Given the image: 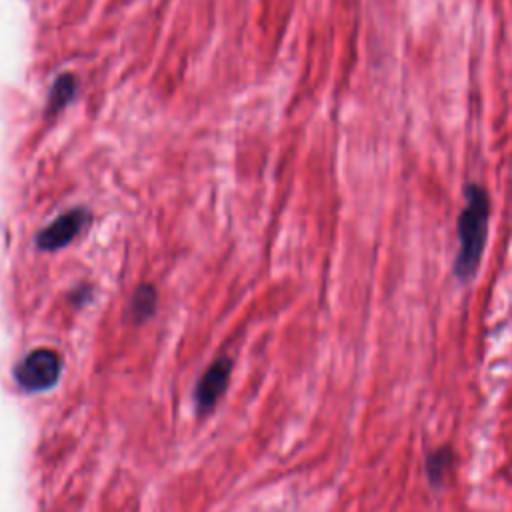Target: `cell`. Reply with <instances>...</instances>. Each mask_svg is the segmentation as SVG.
I'll return each instance as SVG.
<instances>
[{
  "instance_id": "1",
  "label": "cell",
  "mask_w": 512,
  "mask_h": 512,
  "mask_svg": "<svg viewBox=\"0 0 512 512\" xmlns=\"http://www.w3.org/2000/svg\"><path fill=\"white\" fill-rule=\"evenodd\" d=\"M490 196L478 182L464 186V208L458 216V252L454 258V274L458 280H470L482 260L488 240Z\"/></svg>"
},
{
  "instance_id": "2",
  "label": "cell",
  "mask_w": 512,
  "mask_h": 512,
  "mask_svg": "<svg viewBox=\"0 0 512 512\" xmlns=\"http://www.w3.org/2000/svg\"><path fill=\"white\" fill-rule=\"evenodd\" d=\"M62 360L60 354L50 348H36L26 354L14 368V378L20 388L28 392L48 390L60 378Z\"/></svg>"
},
{
  "instance_id": "3",
  "label": "cell",
  "mask_w": 512,
  "mask_h": 512,
  "mask_svg": "<svg viewBox=\"0 0 512 512\" xmlns=\"http://www.w3.org/2000/svg\"><path fill=\"white\" fill-rule=\"evenodd\" d=\"M88 212L82 208H74L68 210L64 214H60L54 222H50L44 230H40L36 244L42 250H58L62 246H66L68 242H72L82 228L88 224Z\"/></svg>"
},
{
  "instance_id": "4",
  "label": "cell",
  "mask_w": 512,
  "mask_h": 512,
  "mask_svg": "<svg viewBox=\"0 0 512 512\" xmlns=\"http://www.w3.org/2000/svg\"><path fill=\"white\" fill-rule=\"evenodd\" d=\"M230 360L228 358H218L214 360L208 370L202 374V378L198 380V386H196V404H198V410L204 414L208 412L210 408H214V404L218 402V398L224 394L226 390V384H228V378H230Z\"/></svg>"
},
{
  "instance_id": "5",
  "label": "cell",
  "mask_w": 512,
  "mask_h": 512,
  "mask_svg": "<svg viewBox=\"0 0 512 512\" xmlns=\"http://www.w3.org/2000/svg\"><path fill=\"white\" fill-rule=\"evenodd\" d=\"M76 94V76L72 72L60 74L48 94V114H58Z\"/></svg>"
},
{
  "instance_id": "6",
  "label": "cell",
  "mask_w": 512,
  "mask_h": 512,
  "mask_svg": "<svg viewBox=\"0 0 512 512\" xmlns=\"http://www.w3.org/2000/svg\"><path fill=\"white\" fill-rule=\"evenodd\" d=\"M154 308H156V290H154V286H150V284L138 286L134 296H132V302H130L132 318L136 322H142L154 312Z\"/></svg>"
},
{
  "instance_id": "7",
  "label": "cell",
  "mask_w": 512,
  "mask_h": 512,
  "mask_svg": "<svg viewBox=\"0 0 512 512\" xmlns=\"http://www.w3.org/2000/svg\"><path fill=\"white\" fill-rule=\"evenodd\" d=\"M452 466V450L442 446L438 450H434L432 454H428L426 458V474L430 478L432 484H440L448 472V468Z\"/></svg>"
}]
</instances>
